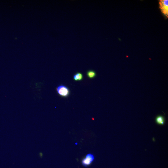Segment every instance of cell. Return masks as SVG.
<instances>
[{"label":"cell","mask_w":168,"mask_h":168,"mask_svg":"<svg viewBox=\"0 0 168 168\" xmlns=\"http://www.w3.org/2000/svg\"><path fill=\"white\" fill-rule=\"evenodd\" d=\"M160 8L162 13L168 17V1L161 0L160 1Z\"/></svg>","instance_id":"cell-3"},{"label":"cell","mask_w":168,"mask_h":168,"mask_svg":"<svg viewBox=\"0 0 168 168\" xmlns=\"http://www.w3.org/2000/svg\"><path fill=\"white\" fill-rule=\"evenodd\" d=\"M39 155H40V157L41 158V157H42L43 155V154L42 153H40Z\"/></svg>","instance_id":"cell-7"},{"label":"cell","mask_w":168,"mask_h":168,"mask_svg":"<svg viewBox=\"0 0 168 168\" xmlns=\"http://www.w3.org/2000/svg\"><path fill=\"white\" fill-rule=\"evenodd\" d=\"M83 78V75L80 72H77L75 75L73 77V79L75 81H81Z\"/></svg>","instance_id":"cell-5"},{"label":"cell","mask_w":168,"mask_h":168,"mask_svg":"<svg viewBox=\"0 0 168 168\" xmlns=\"http://www.w3.org/2000/svg\"><path fill=\"white\" fill-rule=\"evenodd\" d=\"M87 75L89 78L93 79L96 76V72L93 70H89L87 71Z\"/></svg>","instance_id":"cell-6"},{"label":"cell","mask_w":168,"mask_h":168,"mask_svg":"<svg viewBox=\"0 0 168 168\" xmlns=\"http://www.w3.org/2000/svg\"><path fill=\"white\" fill-rule=\"evenodd\" d=\"M56 90L58 94L62 97L66 98L68 96L70 95L69 89L64 85H59L57 87Z\"/></svg>","instance_id":"cell-1"},{"label":"cell","mask_w":168,"mask_h":168,"mask_svg":"<svg viewBox=\"0 0 168 168\" xmlns=\"http://www.w3.org/2000/svg\"><path fill=\"white\" fill-rule=\"evenodd\" d=\"M94 160V157L93 154H88L82 161V164L84 167H87L91 165Z\"/></svg>","instance_id":"cell-2"},{"label":"cell","mask_w":168,"mask_h":168,"mask_svg":"<svg viewBox=\"0 0 168 168\" xmlns=\"http://www.w3.org/2000/svg\"><path fill=\"white\" fill-rule=\"evenodd\" d=\"M156 121L157 123L159 125H164L165 122V118L161 116H158L156 117Z\"/></svg>","instance_id":"cell-4"}]
</instances>
